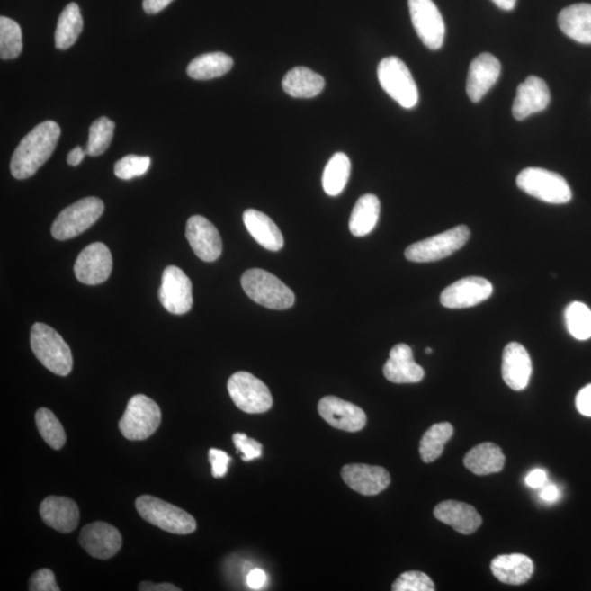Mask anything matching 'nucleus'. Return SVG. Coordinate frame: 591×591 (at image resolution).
Listing matches in <instances>:
<instances>
[{
  "label": "nucleus",
  "instance_id": "obj_1",
  "mask_svg": "<svg viewBox=\"0 0 591 591\" xmlns=\"http://www.w3.org/2000/svg\"><path fill=\"white\" fill-rule=\"evenodd\" d=\"M59 136V125L54 121H45L35 126L20 141L13 155L10 171L14 178L24 180L37 174L57 148Z\"/></svg>",
  "mask_w": 591,
  "mask_h": 591
},
{
  "label": "nucleus",
  "instance_id": "obj_2",
  "mask_svg": "<svg viewBox=\"0 0 591 591\" xmlns=\"http://www.w3.org/2000/svg\"><path fill=\"white\" fill-rule=\"evenodd\" d=\"M30 343L34 355L49 372L63 377L72 372V351L53 327L44 323H35L30 335Z\"/></svg>",
  "mask_w": 591,
  "mask_h": 591
},
{
  "label": "nucleus",
  "instance_id": "obj_3",
  "mask_svg": "<svg viewBox=\"0 0 591 591\" xmlns=\"http://www.w3.org/2000/svg\"><path fill=\"white\" fill-rule=\"evenodd\" d=\"M241 285L250 300L269 309L285 310L295 304L294 291L264 270H247L241 277Z\"/></svg>",
  "mask_w": 591,
  "mask_h": 591
},
{
  "label": "nucleus",
  "instance_id": "obj_4",
  "mask_svg": "<svg viewBox=\"0 0 591 591\" xmlns=\"http://www.w3.org/2000/svg\"><path fill=\"white\" fill-rule=\"evenodd\" d=\"M135 506L141 518L166 533L189 534L196 530L193 516L163 499L143 495L136 499Z\"/></svg>",
  "mask_w": 591,
  "mask_h": 591
},
{
  "label": "nucleus",
  "instance_id": "obj_5",
  "mask_svg": "<svg viewBox=\"0 0 591 591\" xmlns=\"http://www.w3.org/2000/svg\"><path fill=\"white\" fill-rule=\"evenodd\" d=\"M160 423L158 404L145 394H136L129 401L124 416L120 419L119 428L129 441H145L154 435Z\"/></svg>",
  "mask_w": 591,
  "mask_h": 591
},
{
  "label": "nucleus",
  "instance_id": "obj_6",
  "mask_svg": "<svg viewBox=\"0 0 591 591\" xmlns=\"http://www.w3.org/2000/svg\"><path fill=\"white\" fill-rule=\"evenodd\" d=\"M378 79L383 90L404 109L418 103V89L410 69L397 57L383 58L378 66Z\"/></svg>",
  "mask_w": 591,
  "mask_h": 591
},
{
  "label": "nucleus",
  "instance_id": "obj_7",
  "mask_svg": "<svg viewBox=\"0 0 591 591\" xmlns=\"http://www.w3.org/2000/svg\"><path fill=\"white\" fill-rule=\"evenodd\" d=\"M518 188L550 204H567L572 191L562 175L542 168H527L517 176Z\"/></svg>",
  "mask_w": 591,
  "mask_h": 591
},
{
  "label": "nucleus",
  "instance_id": "obj_8",
  "mask_svg": "<svg viewBox=\"0 0 591 591\" xmlns=\"http://www.w3.org/2000/svg\"><path fill=\"white\" fill-rule=\"evenodd\" d=\"M104 211L98 197H85L65 209L52 226V235L59 241L75 238L90 228Z\"/></svg>",
  "mask_w": 591,
  "mask_h": 591
},
{
  "label": "nucleus",
  "instance_id": "obj_9",
  "mask_svg": "<svg viewBox=\"0 0 591 591\" xmlns=\"http://www.w3.org/2000/svg\"><path fill=\"white\" fill-rule=\"evenodd\" d=\"M231 400L242 412L261 414L271 410L273 398L269 387L250 372H239L229 378Z\"/></svg>",
  "mask_w": 591,
  "mask_h": 591
},
{
  "label": "nucleus",
  "instance_id": "obj_10",
  "mask_svg": "<svg viewBox=\"0 0 591 591\" xmlns=\"http://www.w3.org/2000/svg\"><path fill=\"white\" fill-rule=\"evenodd\" d=\"M470 238V229L461 225L431 237L423 241L416 242L406 250L408 261L416 263L435 262L454 254L467 244Z\"/></svg>",
  "mask_w": 591,
  "mask_h": 591
},
{
  "label": "nucleus",
  "instance_id": "obj_11",
  "mask_svg": "<svg viewBox=\"0 0 591 591\" xmlns=\"http://www.w3.org/2000/svg\"><path fill=\"white\" fill-rule=\"evenodd\" d=\"M414 29L429 49L443 47L446 27L441 12L433 0H408Z\"/></svg>",
  "mask_w": 591,
  "mask_h": 591
},
{
  "label": "nucleus",
  "instance_id": "obj_12",
  "mask_svg": "<svg viewBox=\"0 0 591 591\" xmlns=\"http://www.w3.org/2000/svg\"><path fill=\"white\" fill-rule=\"evenodd\" d=\"M112 266V255L109 247L101 242H94L80 252L74 271L80 282L94 286L109 279Z\"/></svg>",
  "mask_w": 591,
  "mask_h": 591
},
{
  "label": "nucleus",
  "instance_id": "obj_13",
  "mask_svg": "<svg viewBox=\"0 0 591 591\" xmlns=\"http://www.w3.org/2000/svg\"><path fill=\"white\" fill-rule=\"evenodd\" d=\"M161 305L174 315H184L193 305L192 282L184 271L171 265L166 267L159 290Z\"/></svg>",
  "mask_w": 591,
  "mask_h": 591
},
{
  "label": "nucleus",
  "instance_id": "obj_14",
  "mask_svg": "<svg viewBox=\"0 0 591 591\" xmlns=\"http://www.w3.org/2000/svg\"><path fill=\"white\" fill-rule=\"evenodd\" d=\"M493 292V286L483 277H466L448 286L442 292L441 302L449 309H464L488 300Z\"/></svg>",
  "mask_w": 591,
  "mask_h": 591
},
{
  "label": "nucleus",
  "instance_id": "obj_15",
  "mask_svg": "<svg viewBox=\"0 0 591 591\" xmlns=\"http://www.w3.org/2000/svg\"><path fill=\"white\" fill-rule=\"evenodd\" d=\"M122 535L118 529L103 522L85 524L79 543L91 557L100 560L113 558L122 547Z\"/></svg>",
  "mask_w": 591,
  "mask_h": 591
},
{
  "label": "nucleus",
  "instance_id": "obj_16",
  "mask_svg": "<svg viewBox=\"0 0 591 591\" xmlns=\"http://www.w3.org/2000/svg\"><path fill=\"white\" fill-rule=\"evenodd\" d=\"M318 412L327 424L341 431L360 432L367 424L366 413L360 407L333 396L321 398Z\"/></svg>",
  "mask_w": 591,
  "mask_h": 591
},
{
  "label": "nucleus",
  "instance_id": "obj_17",
  "mask_svg": "<svg viewBox=\"0 0 591 591\" xmlns=\"http://www.w3.org/2000/svg\"><path fill=\"white\" fill-rule=\"evenodd\" d=\"M186 239L197 257L201 261L219 259L222 241L219 230L203 216H192L186 224Z\"/></svg>",
  "mask_w": 591,
  "mask_h": 591
},
{
  "label": "nucleus",
  "instance_id": "obj_18",
  "mask_svg": "<svg viewBox=\"0 0 591 591\" xmlns=\"http://www.w3.org/2000/svg\"><path fill=\"white\" fill-rule=\"evenodd\" d=\"M341 476L343 481L353 491L365 495V497H375V495L381 494L391 483L390 474L385 468L370 466V464H346L342 469Z\"/></svg>",
  "mask_w": 591,
  "mask_h": 591
},
{
  "label": "nucleus",
  "instance_id": "obj_19",
  "mask_svg": "<svg viewBox=\"0 0 591 591\" xmlns=\"http://www.w3.org/2000/svg\"><path fill=\"white\" fill-rule=\"evenodd\" d=\"M501 75V63L492 54L483 53L470 65L467 94L473 103L481 101L488 90L497 84Z\"/></svg>",
  "mask_w": 591,
  "mask_h": 591
},
{
  "label": "nucleus",
  "instance_id": "obj_20",
  "mask_svg": "<svg viewBox=\"0 0 591 591\" xmlns=\"http://www.w3.org/2000/svg\"><path fill=\"white\" fill-rule=\"evenodd\" d=\"M550 100V90L544 80L530 76L517 89L513 104L514 118L523 121L532 114L542 112L548 108Z\"/></svg>",
  "mask_w": 591,
  "mask_h": 591
},
{
  "label": "nucleus",
  "instance_id": "obj_21",
  "mask_svg": "<svg viewBox=\"0 0 591 591\" xmlns=\"http://www.w3.org/2000/svg\"><path fill=\"white\" fill-rule=\"evenodd\" d=\"M533 373L529 353L519 343L512 342L503 353L502 376L505 383L515 391L527 388Z\"/></svg>",
  "mask_w": 591,
  "mask_h": 591
},
{
  "label": "nucleus",
  "instance_id": "obj_22",
  "mask_svg": "<svg viewBox=\"0 0 591 591\" xmlns=\"http://www.w3.org/2000/svg\"><path fill=\"white\" fill-rule=\"evenodd\" d=\"M40 515L49 527L58 533H73L79 524V508L73 499L49 497L40 505Z\"/></svg>",
  "mask_w": 591,
  "mask_h": 591
},
{
  "label": "nucleus",
  "instance_id": "obj_23",
  "mask_svg": "<svg viewBox=\"0 0 591 591\" xmlns=\"http://www.w3.org/2000/svg\"><path fill=\"white\" fill-rule=\"evenodd\" d=\"M383 375L393 383H417L423 381L425 372L414 361L412 348L401 343L390 351Z\"/></svg>",
  "mask_w": 591,
  "mask_h": 591
},
{
  "label": "nucleus",
  "instance_id": "obj_24",
  "mask_svg": "<svg viewBox=\"0 0 591 591\" xmlns=\"http://www.w3.org/2000/svg\"><path fill=\"white\" fill-rule=\"evenodd\" d=\"M434 515L439 522L451 525L457 533L472 534L481 527L482 517L471 505L446 501L438 504L434 509Z\"/></svg>",
  "mask_w": 591,
  "mask_h": 591
},
{
  "label": "nucleus",
  "instance_id": "obj_25",
  "mask_svg": "<svg viewBox=\"0 0 591 591\" xmlns=\"http://www.w3.org/2000/svg\"><path fill=\"white\" fill-rule=\"evenodd\" d=\"M492 573L499 582L507 585H523L533 575V560L524 554L498 555L491 563Z\"/></svg>",
  "mask_w": 591,
  "mask_h": 591
},
{
  "label": "nucleus",
  "instance_id": "obj_26",
  "mask_svg": "<svg viewBox=\"0 0 591 591\" xmlns=\"http://www.w3.org/2000/svg\"><path fill=\"white\" fill-rule=\"evenodd\" d=\"M246 228L254 239L264 249L277 252L284 246V237L279 227L269 216L256 210H247L244 213Z\"/></svg>",
  "mask_w": 591,
  "mask_h": 591
},
{
  "label": "nucleus",
  "instance_id": "obj_27",
  "mask_svg": "<svg viewBox=\"0 0 591 591\" xmlns=\"http://www.w3.org/2000/svg\"><path fill=\"white\" fill-rule=\"evenodd\" d=\"M559 27L569 38L582 44H591V4H576L562 10Z\"/></svg>",
  "mask_w": 591,
  "mask_h": 591
},
{
  "label": "nucleus",
  "instance_id": "obj_28",
  "mask_svg": "<svg viewBox=\"0 0 591 591\" xmlns=\"http://www.w3.org/2000/svg\"><path fill=\"white\" fill-rule=\"evenodd\" d=\"M282 89L292 98L310 99L325 89V78L307 67H295L282 79Z\"/></svg>",
  "mask_w": 591,
  "mask_h": 591
},
{
  "label": "nucleus",
  "instance_id": "obj_29",
  "mask_svg": "<svg viewBox=\"0 0 591 591\" xmlns=\"http://www.w3.org/2000/svg\"><path fill=\"white\" fill-rule=\"evenodd\" d=\"M464 466L477 476L501 472L505 466L502 449L492 443L478 444L463 460Z\"/></svg>",
  "mask_w": 591,
  "mask_h": 591
},
{
  "label": "nucleus",
  "instance_id": "obj_30",
  "mask_svg": "<svg viewBox=\"0 0 591 591\" xmlns=\"http://www.w3.org/2000/svg\"><path fill=\"white\" fill-rule=\"evenodd\" d=\"M379 215H381V201L376 195L365 194L360 197L351 214L352 235L355 237L370 235L375 229Z\"/></svg>",
  "mask_w": 591,
  "mask_h": 591
},
{
  "label": "nucleus",
  "instance_id": "obj_31",
  "mask_svg": "<svg viewBox=\"0 0 591 591\" xmlns=\"http://www.w3.org/2000/svg\"><path fill=\"white\" fill-rule=\"evenodd\" d=\"M234 59L221 52L207 53L195 58L188 66L189 77L195 80H210L230 72Z\"/></svg>",
  "mask_w": 591,
  "mask_h": 591
},
{
  "label": "nucleus",
  "instance_id": "obj_32",
  "mask_svg": "<svg viewBox=\"0 0 591 591\" xmlns=\"http://www.w3.org/2000/svg\"><path fill=\"white\" fill-rule=\"evenodd\" d=\"M84 29L82 13L77 4L70 3L65 7L58 18L55 44L59 49H68L77 42Z\"/></svg>",
  "mask_w": 591,
  "mask_h": 591
},
{
  "label": "nucleus",
  "instance_id": "obj_33",
  "mask_svg": "<svg viewBox=\"0 0 591 591\" xmlns=\"http://www.w3.org/2000/svg\"><path fill=\"white\" fill-rule=\"evenodd\" d=\"M351 175V160L345 153L332 156L322 175V186L326 193L337 196L345 191Z\"/></svg>",
  "mask_w": 591,
  "mask_h": 591
},
{
  "label": "nucleus",
  "instance_id": "obj_34",
  "mask_svg": "<svg viewBox=\"0 0 591 591\" xmlns=\"http://www.w3.org/2000/svg\"><path fill=\"white\" fill-rule=\"evenodd\" d=\"M452 435L453 427L451 423H438L429 427L419 443V454L423 461L432 463L441 457Z\"/></svg>",
  "mask_w": 591,
  "mask_h": 591
},
{
  "label": "nucleus",
  "instance_id": "obj_35",
  "mask_svg": "<svg viewBox=\"0 0 591 591\" xmlns=\"http://www.w3.org/2000/svg\"><path fill=\"white\" fill-rule=\"evenodd\" d=\"M35 422H37L40 435L50 448L59 451L64 447L66 443L65 429L52 411H49V408H40L35 414Z\"/></svg>",
  "mask_w": 591,
  "mask_h": 591
},
{
  "label": "nucleus",
  "instance_id": "obj_36",
  "mask_svg": "<svg viewBox=\"0 0 591 591\" xmlns=\"http://www.w3.org/2000/svg\"><path fill=\"white\" fill-rule=\"evenodd\" d=\"M22 31L14 20L0 18V58L14 59L22 52Z\"/></svg>",
  "mask_w": 591,
  "mask_h": 591
},
{
  "label": "nucleus",
  "instance_id": "obj_37",
  "mask_svg": "<svg viewBox=\"0 0 591 591\" xmlns=\"http://www.w3.org/2000/svg\"><path fill=\"white\" fill-rule=\"evenodd\" d=\"M565 322L570 336L586 341L591 337V310L583 302L575 301L565 310Z\"/></svg>",
  "mask_w": 591,
  "mask_h": 591
},
{
  "label": "nucleus",
  "instance_id": "obj_38",
  "mask_svg": "<svg viewBox=\"0 0 591 591\" xmlns=\"http://www.w3.org/2000/svg\"><path fill=\"white\" fill-rule=\"evenodd\" d=\"M115 123L105 116L95 120L90 126L89 139L85 146V153L89 156H100L109 148L112 141Z\"/></svg>",
  "mask_w": 591,
  "mask_h": 591
},
{
  "label": "nucleus",
  "instance_id": "obj_39",
  "mask_svg": "<svg viewBox=\"0 0 591 591\" xmlns=\"http://www.w3.org/2000/svg\"><path fill=\"white\" fill-rule=\"evenodd\" d=\"M150 164L151 159L148 156H125L115 164L114 174L121 180L138 178L148 173Z\"/></svg>",
  "mask_w": 591,
  "mask_h": 591
},
{
  "label": "nucleus",
  "instance_id": "obj_40",
  "mask_svg": "<svg viewBox=\"0 0 591 591\" xmlns=\"http://www.w3.org/2000/svg\"><path fill=\"white\" fill-rule=\"evenodd\" d=\"M435 589V584L431 578L418 570L403 573L392 585L393 591H434Z\"/></svg>",
  "mask_w": 591,
  "mask_h": 591
},
{
  "label": "nucleus",
  "instance_id": "obj_41",
  "mask_svg": "<svg viewBox=\"0 0 591 591\" xmlns=\"http://www.w3.org/2000/svg\"><path fill=\"white\" fill-rule=\"evenodd\" d=\"M237 451L242 453L244 461H252V460L262 456V444L255 439L249 438L246 434L236 433L232 436Z\"/></svg>",
  "mask_w": 591,
  "mask_h": 591
},
{
  "label": "nucleus",
  "instance_id": "obj_42",
  "mask_svg": "<svg viewBox=\"0 0 591 591\" xmlns=\"http://www.w3.org/2000/svg\"><path fill=\"white\" fill-rule=\"evenodd\" d=\"M29 589L31 591H59L52 570L43 569L38 570L30 579Z\"/></svg>",
  "mask_w": 591,
  "mask_h": 591
},
{
  "label": "nucleus",
  "instance_id": "obj_43",
  "mask_svg": "<svg viewBox=\"0 0 591 591\" xmlns=\"http://www.w3.org/2000/svg\"><path fill=\"white\" fill-rule=\"evenodd\" d=\"M209 458L211 463V473L216 479L224 478L228 471V466L231 461L229 454L219 451V449L211 448L209 452Z\"/></svg>",
  "mask_w": 591,
  "mask_h": 591
},
{
  "label": "nucleus",
  "instance_id": "obj_44",
  "mask_svg": "<svg viewBox=\"0 0 591 591\" xmlns=\"http://www.w3.org/2000/svg\"><path fill=\"white\" fill-rule=\"evenodd\" d=\"M576 408L582 416L591 417V383L578 392L576 397Z\"/></svg>",
  "mask_w": 591,
  "mask_h": 591
},
{
  "label": "nucleus",
  "instance_id": "obj_45",
  "mask_svg": "<svg viewBox=\"0 0 591 591\" xmlns=\"http://www.w3.org/2000/svg\"><path fill=\"white\" fill-rule=\"evenodd\" d=\"M246 583L252 590H261L267 584V575L260 569H251L246 576Z\"/></svg>",
  "mask_w": 591,
  "mask_h": 591
},
{
  "label": "nucleus",
  "instance_id": "obj_46",
  "mask_svg": "<svg viewBox=\"0 0 591 591\" xmlns=\"http://www.w3.org/2000/svg\"><path fill=\"white\" fill-rule=\"evenodd\" d=\"M547 473L542 469H535L525 477L524 482L532 488H540L547 483Z\"/></svg>",
  "mask_w": 591,
  "mask_h": 591
},
{
  "label": "nucleus",
  "instance_id": "obj_47",
  "mask_svg": "<svg viewBox=\"0 0 591 591\" xmlns=\"http://www.w3.org/2000/svg\"><path fill=\"white\" fill-rule=\"evenodd\" d=\"M174 0H144L143 8L149 14H156L169 6Z\"/></svg>",
  "mask_w": 591,
  "mask_h": 591
},
{
  "label": "nucleus",
  "instance_id": "obj_48",
  "mask_svg": "<svg viewBox=\"0 0 591 591\" xmlns=\"http://www.w3.org/2000/svg\"><path fill=\"white\" fill-rule=\"evenodd\" d=\"M139 590L143 591H179V587L173 584L163 583V584H154L150 582H144L139 584Z\"/></svg>",
  "mask_w": 591,
  "mask_h": 591
},
{
  "label": "nucleus",
  "instance_id": "obj_49",
  "mask_svg": "<svg viewBox=\"0 0 591 591\" xmlns=\"http://www.w3.org/2000/svg\"><path fill=\"white\" fill-rule=\"evenodd\" d=\"M540 497L543 499L544 502L553 503L557 502L560 498V491L558 487H555L554 484H549L547 487H544Z\"/></svg>",
  "mask_w": 591,
  "mask_h": 591
},
{
  "label": "nucleus",
  "instance_id": "obj_50",
  "mask_svg": "<svg viewBox=\"0 0 591 591\" xmlns=\"http://www.w3.org/2000/svg\"><path fill=\"white\" fill-rule=\"evenodd\" d=\"M85 150H84L82 148H76L70 153L68 154L67 157V163L69 166H78L82 161L85 159Z\"/></svg>",
  "mask_w": 591,
  "mask_h": 591
},
{
  "label": "nucleus",
  "instance_id": "obj_51",
  "mask_svg": "<svg viewBox=\"0 0 591 591\" xmlns=\"http://www.w3.org/2000/svg\"><path fill=\"white\" fill-rule=\"evenodd\" d=\"M492 2L497 4L498 8L509 12V10H513L516 7L517 0H492Z\"/></svg>",
  "mask_w": 591,
  "mask_h": 591
},
{
  "label": "nucleus",
  "instance_id": "obj_52",
  "mask_svg": "<svg viewBox=\"0 0 591 591\" xmlns=\"http://www.w3.org/2000/svg\"><path fill=\"white\" fill-rule=\"evenodd\" d=\"M425 352H426V354H432L433 351H432V348L428 347V348H426Z\"/></svg>",
  "mask_w": 591,
  "mask_h": 591
}]
</instances>
